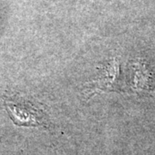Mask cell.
Segmentation results:
<instances>
[{"label": "cell", "mask_w": 155, "mask_h": 155, "mask_svg": "<svg viewBox=\"0 0 155 155\" xmlns=\"http://www.w3.org/2000/svg\"><path fill=\"white\" fill-rule=\"evenodd\" d=\"M7 109L12 120L19 126H46L47 118L42 110L28 102L6 101Z\"/></svg>", "instance_id": "obj_1"}, {"label": "cell", "mask_w": 155, "mask_h": 155, "mask_svg": "<svg viewBox=\"0 0 155 155\" xmlns=\"http://www.w3.org/2000/svg\"><path fill=\"white\" fill-rule=\"evenodd\" d=\"M118 72H119V64L117 60H114L112 62H110L105 72H104L103 74L104 77L102 76L103 78H101L97 81H94V83H97L95 84V89H100V90L115 89L116 84H114V81L118 76Z\"/></svg>", "instance_id": "obj_2"}]
</instances>
